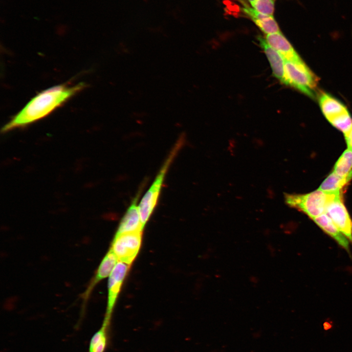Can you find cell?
<instances>
[{"label": "cell", "mask_w": 352, "mask_h": 352, "mask_svg": "<svg viewBox=\"0 0 352 352\" xmlns=\"http://www.w3.org/2000/svg\"><path fill=\"white\" fill-rule=\"evenodd\" d=\"M109 327L102 324L101 328L91 338L88 352H105L109 343Z\"/></svg>", "instance_id": "cell-16"}, {"label": "cell", "mask_w": 352, "mask_h": 352, "mask_svg": "<svg viewBox=\"0 0 352 352\" xmlns=\"http://www.w3.org/2000/svg\"><path fill=\"white\" fill-rule=\"evenodd\" d=\"M321 110L329 122L344 135L352 128V118L345 106L331 95L324 93L319 98Z\"/></svg>", "instance_id": "cell-5"}, {"label": "cell", "mask_w": 352, "mask_h": 352, "mask_svg": "<svg viewBox=\"0 0 352 352\" xmlns=\"http://www.w3.org/2000/svg\"><path fill=\"white\" fill-rule=\"evenodd\" d=\"M324 327L325 330H328V329H330V328L331 327V326L328 323H325L324 324Z\"/></svg>", "instance_id": "cell-20"}, {"label": "cell", "mask_w": 352, "mask_h": 352, "mask_svg": "<svg viewBox=\"0 0 352 352\" xmlns=\"http://www.w3.org/2000/svg\"><path fill=\"white\" fill-rule=\"evenodd\" d=\"M141 234L142 232H136L115 235L110 249L119 261L130 265L140 249Z\"/></svg>", "instance_id": "cell-6"}, {"label": "cell", "mask_w": 352, "mask_h": 352, "mask_svg": "<svg viewBox=\"0 0 352 352\" xmlns=\"http://www.w3.org/2000/svg\"><path fill=\"white\" fill-rule=\"evenodd\" d=\"M242 8L259 28L266 34L281 32L279 27L273 16L262 14L245 3Z\"/></svg>", "instance_id": "cell-11"}, {"label": "cell", "mask_w": 352, "mask_h": 352, "mask_svg": "<svg viewBox=\"0 0 352 352\" xmlns=\"http://www.w3.org/2000/svg\"><path fill=\"white\" fill-rule=\"evenodd\" d=\"M331 195L318 189L305 194H286L285 198L289 206L304 213L312 219L326 213V206Z\"/></svg>", "instance_id": "cell-4"}, {"label": "cell", "mask_w": 352, "mask_h": 352, "mask_svg": "<svg viewBox=\"0 0 352 352\" xmlns=\"http://www.w3.org/2000/svg\"><path fill=\"white\" fill-rule=\"evenodd\" d=\"M352 170V151L346 150L340 156L335 165L333 172L341 177H347Z\"/></svg>", "instance_id": "cell-17"}, {"label": "cell", "mask_w": 352, "mask_h": 352, "mask_svg": "<svg viewBox=\"0 0 352 352\" xmlns=\"http://www.w3.org/2000/svg\"><path fill=\"white\" fill-rule=\"evenodd\" d=\"M129 266L130 264L119 261L109 276L108 305L106 316L103 323L105 325L110 326L113 308Z\"/></svg>", "instance_id": "cell-8"}, {"label": "cell", "mask_w": 352, "mask_h": 352, "mask_svg": "<svg viewBox=\"0 0 352 352\" xmlns=\"http://www.w3.org/2000/svg\"><path fill=\"white\" fill-rule=\"evenodd\" d=\"M118 261L117 257L110 249L99 266L94 283H97L110 275Z\"/></svg>", "instance_id": "cell-15"}, {"label": "cell", "mask_w": 352, "mask_h": 352, "mask_svg": "<svg viewBox=\"0 0 352 352\" xmlns=\"http://www.w3.org/2000/svg\"><path fill=\"white\" fill-rule=\"evenodd\" d=\"M341 195H332L326 206V213L338 229L352 242V221Z\"/></svg>", "instance_id": "cell-7"}, {"label": "cell", "mask_w": 352, "mask_h": 352, "mask_svg": "<svg viewBox=\"0 0 352 352\" xmlns=\"http://www.w3.org/2000/svg\"><path fill=\"white\" fill-rule=\"evenodd\" d=\"M312 220L325 233L332 237L339 245L349 251V239L338 229L326 213L323 214Z\"/></svg>", "instance_id": "cell-13"}, {"label": "cell", "mask_w": 352, "mask_h": 352, "mask_svg": "<svg viewBox=\"0 0 352 352\" xmlns=\"http://www.w3.org/2000/svg\"><path fill=\"white\" fill-rule=\"evenodd\" d=\"M258 40L260 46L269 61L273 75L283 83L285 77L284 59L277 51L268 44L265 39L259 36Z\"/></svg>", "instance_id": "cell-12"}, {"label": "cell", "mask_w": 352, "mask_h": 352, "mask_svg": "<svg viewBox=\"0 0 352 352\" xmlns=\"http://www.w3.org/2000/svg\"><path fill=\"white\" fill-rule=\"evenodd\" d=\"M344 135L348 149L352 151V128L351 130Z\"/></svg>", "instance_id": "cell-19"}, {"label": "cell", "mask_w": 352, "mask_h": 352, "mask_svg": "<svg viewBox=\"0 0 352 352\" xmlns=\"http://www.w3.org/2000/svg\"><path fill=\"white\" fill-rule=\"evenodd\" d=\"M86 86L84 83L73 86L62 84L42 91L3 127L2 132L23 127L46 117Z\"/></svg>", "instance_id": "cell-1"}, {"label": "cell", "mask_w": 352, "mask_h": 352, "mask_svg": "<svg viewBox=\"0 0 352 352\" xmlns=\"http://www.w3.org/2000/svg\"><path fill=\"white\" fill-rule=\"evenodd\" d=\"M183 142L182 138H179L177 141L161 167L153 184L145 193L138 205L141 221L143 228L156 206L161 187L168 169L183 145Z\"/></svg>", "instance_id": "cell-2"}, {"label": "cell", "mask_w": 352, "mask_h": 352, "mask_svg": "<svg viewBox=\"0 0 352 352\" xmlns=\"http://www.w3.org/2000/svg\"><path fill=\"white\" fill-rule=\"evenodd\" d=\"M352 179V170L347 177H341L332 172L321 183L318 189L330 195H341L342 189Z\"/></svg>", "instance_id": "cell-14"}, {"label": "cell", "mask_w": 352, "mask_h": 352, "mask_svg": "<svg viewBox=\"0 0 352 352\" xmlns=\"http://www.w3.org/2000/svg\"><path fill=\"white\" fill-rule=\"evenodd\" d=\"M140 192L134 198L122 219L116 235L142 231L143 228L141 221L139 207L137 205Z\"/></svg>", "instance_id": "cell-9"}, {"label": "cell", "mask_w": 352, "mask_h": 352, "mask_svg": "<svg viewBox=\"0 0 352 352\" xmlns=\"http://www.w3.org/2000/svg\"><path fill=\"white\" fill-rule=\"evenodd\" d=\"M254 9L267 15L273 16L275 0H249Z\"/></svg>", "instance_id": "cell-18"}, {"label": "cell", "mask_w": 352, "mask_h": 352, "mask_svg": "<svg viewBox=\"0 0 352 352\" xmlns=\"http://www.w3.org/2000/svg\"><path fill=\"white\" fill-rule=\"evenodd\" d=\"M283 83L292 87L306 95L315 96L318 79L302 59L285 60Z\"/></svg>", "instance_id": "cell-3"}, {"label": "cell", "mask_w": 352, "mask_h": 352, "mask_svg": "<svg viewBox=\"0 0 352 352\" xmlns=\"http://www.w3.org/2000/svg\"><path fill=\"white\" fill-rule=\"evenodd\" d=\"M265 40L285 60L295 61L301 59L290 43L281 32L267 34Z\"/></svg>", "instance_id": "cell-10"}]
</instances>
